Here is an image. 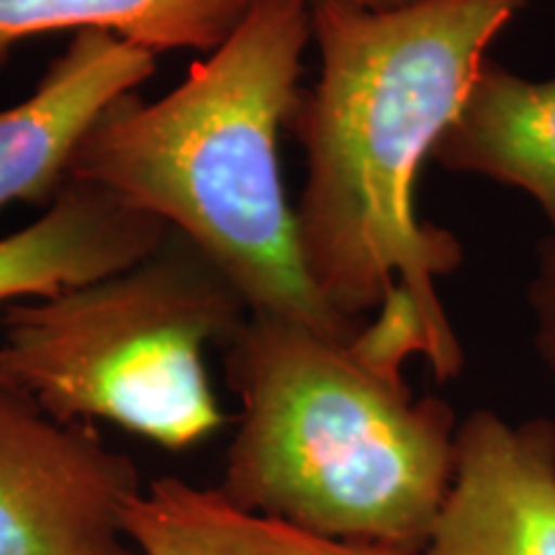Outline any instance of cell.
I'll use <instances>...</instances> for the list:
<instances>
[{"label":"cell","instance_id":"cell-10","mask_svg":"<svg viewBox=\"0 0 555 555\" xmlns=\"http://www.w3.org/2000/svg\"><path fill=\"white\" fill-rule=\"evenodd\" d=\"M124 532L142 555H397L332 543L229 504L219 489L176 476L152 478L124 512Z\"/></svg>","mask_w":555,"mask_h":555},{"label":"cell","instance_id":"cell-6","mask_svg":"<svg viewBox=\"0 0 555 555\" xmlns=\"http://www.w3.org/2000/svg\"><path fill=\"white\" fill-rule=\"evenodd\" d=\"M422 555H555V422L476 409L457 425L455 474Z\"/></svg>","mask_w":555,"mask_h":555},{"label":"cell","instance_id":"cell-2","mask_svg":"<svg viewBox=\"0 0 555 555\" xmlns=\"http://www.w3.org/2000/svg\"><path fill=\"white\" fill-rule=\"evenodd\" d=\"M309 44L311 0H253L176 88L114 103L80 142L67 180L196 245L249 314L352 337L363 324L339 317L311 286L278 163Z\"/></svg>","mask_w":555,"mask_h":555},{"label":"cell","instance_id":"cell-3","mask_svg":"<svg viewBox=\"0 0 555 555\" xmlns=\"http://www.w3.org/2000/svg\"><path fill=\"white\" fill-rule=\"evenodd\" d=\"M240 422L219 494L332 543L422 555L455 474L453 406L416 399L356 335L247 314L224 345Z\"/></svg>","mask_w":555,"mask_h":555},{"label":"cell","instance_id":"cell-11","mask_svg":"<svg viewBox=\"0 0 555 555\" xmlns=\"http://www.w3.org/2000/svg\"><path fill=\"white\" fill-rule=\"evenodd\" d=\"M253 0H0V67L31 37L106 31L163 52H211Z\"/></svg>","mask_w":555,"mask_h":555},{"label":"cell","instance_id":"cell-9","mask_svg":"<svg viewBox=\"0 0 555 555\" xmlns=\"http://www.w3.org/2000/svg\"><path fill=\"white\" fill-rule=\"evenodd\" d=\"M433 159L527 193L555 234V78L530 80L486 60Z\"/></svg>","mask_w":555,"mask_h":555},{"label":"cell","instance_id":"cell-8","mask_svg":"<svg viewBox=\"0 0 555 555\" xmlns=\"http://www.w3.org/2000/svg\"><path fill=\"white\" fill-rule=\"evenodd\" d=\"M163 221L67 180L29 227L0 240V304L82 286L150 255Z\"/></svg>","mask_w":555,"mask_h":555},{"label":"cell","instance_id":"cell-4","mask_svg":"<svg viewBox=\"0 0 555 555\" xmlns=\"http://www.w3.org/2000/svg\"><path fill=\"white\" fill-rule=\"evenodd\" d=\"M227 275L178 232L131 266L5 304L0 380L60 422L106 420L159 448L219 433L206 347L247 319Z\"/></svg>","mask_w":555,"mask_h":555},{"label":"cell","instance_id":"cell-13","mask_svg":"<svg viewBox=\"0 0 555 555\" xmlns=\"http://www.w3.org/2000/svg\"><path fill=\"white\" fill-rule=\"evenodd\" d=\"M343 3L358 5V9H365V11H391V9H399V5L414 3V0H343Z\"/></svg>","mask_w":555,"mask_h":555},{"label":"cell","instance_id":"cell-12","mask_svg":"<svg viewBox=\"0 0 555 555\" xmlns=\"http://www.w3.org/2000/svg\"><path fill=\"white\" fill-rule=\"evenodd\" d=\"M532 322H535V350L555 373V234L538 245L535 275L527 288Z\"/></svg>","mask_w":555,"mask_h":555},{"label":"cell","instance_id":"cell-7","mask_svg":"<svg viewBox=\"0 0 555 555\" xmlns=\"http://www.w3.org/2000/svg\"><path fill=\"white\" fill-rule=\"evenodd\" d=\"M157 73V54L106 31H78L37 88L0 108V208L50 206L80 142L106 111Z\"/></svg>","mask_w":555,"mask_h":555},{"label":"cell","instance_id":"cell-1","mask_svg":"<svg viewBox=\"0 0 555 555\" xmlns=\"http://www.w3.org/2000/svg\"><path fill=\"white\" fill-rule=\"evenodd\" d=\"M525 0H414L365 11L311 0L319 69L288 127L307 180L296 211L311 286L347 322L367 324L401 356L435 373L461 371V345L437 294L463 253L455 234L422 221L416 180L461 111L491 44Z\"/></svg>","mask_w":555,"mask_h":555},{"label":"cell","instance_id":"cell-5","mask_svg":"<svg viewBox=\"0 0 555 555\" xmlns=\"http://www.w3.org/2000/svg\"><path fill=\"white\" fill-rule=\"evenodd\" d=\"M142 489L95 429L0 380V555H142L124 532Z\"/></svg>","mask_w":555,"mask_h":555}]
</instances>
